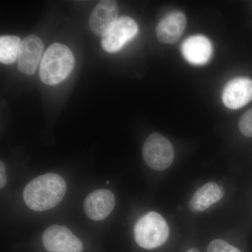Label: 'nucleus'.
Instances as JSON below:
<instances>
[{
  "instance_id": "7",
  "label": "nucleus",
  "mask_w": 252,
  "mask_h": 252,
  "mask_svg": "<svg viewBox=\"0 0 252 252\" xmlns=\"http://www.w3.org/2000/svg\"><path fill=\"white\" fill-rule=\"evenodd\" d=\"M117 2L109 0L99 1L91 13L89 25L91 31L97 36H104L114 27L119 19Z\"/></svg>"
},
{
  "instance_id": "16",
  "label": "nucleus",
  "mask_w": 252,
  "mask_h": 252,
  "mask_svg": "<svg viewBox=\"0 0 252 252\" xmlns=\"http://www.w3.org/2000/svg\"><path fill=\"white\" fill-rule=\"evenodd\" d=\"M239 129L243 135L252 137V108L245 112L240 118Z\"/></svg>"
},
{
  "instance_id": "11",
  "label": "nucleus",
  "mask_w": 252,
  "mask_h": 252,
  "mask_svg": "<svg viewBox=\"0 0 252 252\" xmlns=\"http://www.w3.org/2000/svg\"><path fill=\"white\" fill-rule=\"evenodd\" d=\"M187 26V17L179 11L169 13L158 24L156 32L158 39L164 44L177 42Z\"/></svg>"
},
{
  "instance_id": "17",
  "label": "nucleus",
  "mask_w": 252,
  "mask_h": 252,
  "mask_svg": "<svg viewBox=\"0 0 252 252\" xmlns=\"http://www.w3.org/2000/svg\"><path fill=\"white\" fill-rule=\"evenodd\" d=\"M6 184V168L2 161L0 162V188L3 189Z\"/></svg>"
},
{
  "instance_id": "13",
  "label": "nucleus",
  "mask_w": 252,
  "mask_h": 252,
  "mask_svg": "<svg viewBox=\"0 0 252 252\" xmlns=\"http://www.w3.org/2000/svg\"><path fill=\"white\" fill-rule=\"evenodd\" d=\"M223 195V187L215 182H209L193 194L189 202V209L193 212L205 211L213 204L220 201Z\"/></svg>"
},
{
  "instance_id": "2",
  "label": "nucleus",
  "mask_w": 252,
  "mask_h": 252,
  "mask_svg": "<svg viewBox=\"0 0 252 252\" xmlns=\"http://www.w3.org/2000/svg\"><path fill=\"white\" fill-rule=\"evenodd\" d=\"M74 55L67 46L55 43L46 50L41 59L39 77L46 85H57L72 72Z\"/></svg>"
},
{
  "instance_id": "6",
  "label": "nucleus",
  "mask_w": 252,
  "mask_h": 252,
  "mask_svg": "<svg viewBox=\"0 0 252 252\" xmlns=\"http://www.w3.org/2000/svg\"><path fill=\"white\" fill-rule=\"evenodd\" d=\"M138 31V26L132 18L127 16L119 18L114 27L103 36L102 47L107 52H117L135 37Z\"/></svg>"
},
{
  "instance_id": "1",
  "label": "nucleus",
  "mask_w": 252,
  "mask_h": 252,
  "mask_svg": "<svg viewBox=\"0 0 252 252\" xmlns=\"http://www.w3.org/2000/svg\"><path fill=\"white\" fill-rule=\"evenodd\" d=\"M67 190L65 181L56 173H47L33 179L23 190L27 206L36 212L46 211L57 206Z\"/></svg>"
},
{
  "instance_id": "9",
  "label": "nucleus",
  "mask_w": 252,
  "mask_h": 252,
  "mask_svg": "<svg viewBox=\"0 0 252 252\" xmlns=\"http://www.w3.org/2000/svg\"><path fill=\"white\" fill-rule=\"evenodd\" d=\"M115 204V196L111 190L98 189L86 197L84 209L89 219L99 221L104 220L112 213Z\"/></svg>"
},
{
  "instance_id": "10",
  "label": "nucleus",
  "mask_w": 252,
  "mask_h": 252,
  "mask_svg": "<svg viewBox=\"0 0 252 252\" xmlns=\"http://www.w3.org/2000/svg\"><path fill=\"white\" fill-rule=\"evenodd\" d=\"M222 100L225 107L238 109L252 100V80L238 77L227 83L222 93Z\"/></svg>"
},
{
  "instance_id": "18",
  "label": "nucleus",
  "mask_w": 252,
  "mask_h": 252,
  "mask_svg": "<svg viewBox=\"0 0 252 252\" xmlns=\"http://www.w3.org/2000/svg\"><path fill=\"white\" fill-rule=\"evenodd\" d=\"M186 252H200L198 250L195 248L190 249V250H188V251Z\"/></svg>"
},
{
  "instance_id": "12",
  "label": "nucleus",
  "mask_w": 252,
  "mask_h": 252,
  "mask_svg": "<svg viewBox=\"0 0 252 252\" xmlns=\"http://www.w3.org/2000/svg\"><path fill=\"white\" fill-rule=\"evenodd\" d=\"M182 56L190 64L203 65L209 62L212 55L211 41L203 35L187 38L182 45Z\"/></svg>"
},
{
  "instance_id": "15",
  "label": "nucleus",
  "mask_w": 252,
  "mask_h": 252,
  "mask_svg": "<svg viewBox=\"0 0 252 252\" xmlns=\"http://www.w3.org/2000/svg\"><path fill=\"white\" fill-rule=\"evenodd\" d=\"M207 252H242L239 249L232 246L224 240H215L207 248Z\"/></svg>"
},
{
  "instance_id": "3",
  "label": "nucleus",
  "mask_w": 252,
  "mask_h": 252,
  "mask_svg": "<svg viewBox=\"0 0 252 252\" xmlns=\"http://www.w3.org/2000/svg\"><path fill=\"white\" fill-rule=\"evenodd\" d=\"M169 233L170 230L166 220L155 212H149L141 217L134 228L136 243L141 248L147 250H152L163 245L167 241Z\"/></svg>"
},
{
  "instance_id": "8",
  "label": "nucleus",
  "mask_w": 252,
  "mask_h": 252,
  "mask_svg": "<svg viewBox=\"0 0 252 252\" xmlns=\"http://www.w3.org/2000/svg\"><path fill=\"white\" fill-rule=\"evenodd\" d=\"M44 51V44L40 38L31 34L21 41L19 56L18 59V68L20 72L27 75H32L40 61Z\"/></svg>"
},
{
  "instance_id": "5",
  "label": "nucleus",
  "mask_w": 252,
  "mask_h": 252,
  "mask_svg": "<svg viewBox=\"0 0 252 252\" xmlns=\"http://www.w3.org/2000/svg\"><path fill=\"white\" fill-rule=\"evenodd\" d=\"M44 248L50 252H82V242L70 230L59 225H52L42 235Z\"/></svg>"
},
{
  "instance_id": "4",
  "label": "nucleus",
  "mask_w": 252,
  "mask_h": 252,
  "mask_svg": "<svg viewBox=\"0 0 252 252\" xmlns=\"http://www.w3.org/2000/svg\"><path fill=\"white\" fill-rule=\"evenodd\" d=\"M142 155L146 164L158 171L166 170L175 158L173 146L166 137L154 132L144 142Z\"/></svg>"
},
{
  "instance_id": "14",
  "label": "nucleus",
  "mask_w": 252,
  "mask_h": 252,
  "mask_svg": "<svg viewBox=\"0 0 252 252\" xmlns=\"http://www.w3.org/2000/svg\"><path fill=\"white\" fill-rule=\"evenodd\" d=\"M21 41L17 36L4 35L0 37V61L5 64L16 62L19 56Z\"/></svg>"
}]
</instances>
